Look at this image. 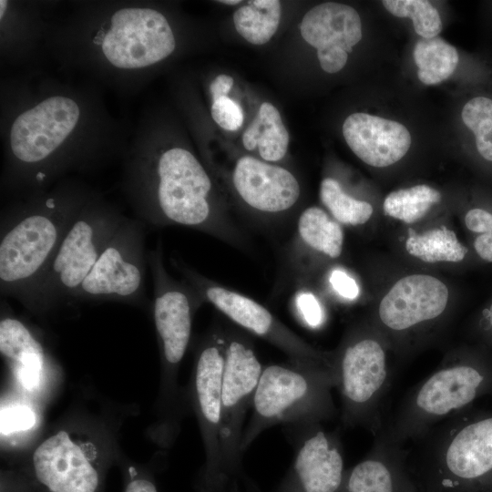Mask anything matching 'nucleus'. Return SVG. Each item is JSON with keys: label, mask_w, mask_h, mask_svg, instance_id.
Listing matches in <instances>:
<instances>
[{"label": "nucleus", "mask_w": 492, "mask_h": 492, "mask_svg": "<svg viewBox=\"0 0 492 492\" xmlns=\"http://www.w3.org/2000/svg\"><path fill=\"white\" fill-rule=\"evenodd\" d=\"M106 436L85 424L59 425L5 472L4 492H104L113 459Z\"/></svg>", "instance_id": "obj_1"}, {"label": "nucleus", "mask_w": 492, "mask_h": 492, "mask_svg": "<svg viewBox=\"0 0 492 492\" xmlns=\"http://www.w3.org/2000/svg\"><path fill=\"white\" fill-rule=\"evenodd\" d=\"M438 429L408 469L418 491L492 492V411L470 408Z\"/></svg>", "instance_id": "obj_2"}, {"label": "nucleus", "mask_w": 492, "mask_h": 492, "mask_svg": "<svg viewBox=\"0 0 492 492\" xmlns=\"http://www.w3.org/2000/svg\"><path fill=\"white\" fill-rule=\"evenodd\" d=\"M155 173L154 198L140 210L145 224L183 226L228 243H242L236 223L212 200V181L191 152L181 148L165 151Z\"/></svg>", "instance_id": "obj_3"}, {"label": "nucleus", "mask_w": 492, "mask_h": 492, "mask_svg": "<svg viewBox=\"0 0 492 492\" xmlns=\"http://www.w3.org/2000/svg\"><path fill=\"white\" fill-rule=\"evenodd\" d=\"M336 386V369L292 362L263 366L243 431L241 453L273 425L292 428L333 418L336 409L332 390Z\"/></svg>", "instance_id": "obj_4"}, {"label": "nucleus", "mask_w": 492, "mask_h": 492, "mask_svg": "<svg viewBox=\"0 0 492 492\" xmlns=\"http://www.w3.org/2000/svg\"><path fill=\"white\" fill-rule=\"evenodd\" d=\"M80 207L54 197L2 218L0 292L22 304L51 261Z\"/></svg>", "instance_id": "obj_5"}, {"label": "nucleus", "mask_w": 492, "mask_h": 492, "mask_svg": "<svg viewBox=\"0 0 492 492\" xmlns=\"http://www.w3.org/2000/svg\"><path fill=\"white\" fill-rule=\"evenodd\" d=\"M492 394V361L471 354L445 363L407 394L387 429L394 441L419 439L438 422L471 408Z\"/></svg>", "instance_id": "obj_6"}, {"label": "nucleus", "mask_w": 492, "mask_h": 492, "mask_svg": "<svg viewBox=\"0 0 492 492\" xmlns=\"http://www.w3.org/2000/svg\"><path fill=\"white\" fill-rule=\"evenodd\" d=\"M148 265L153 280L152 313L161 364L159 402L163 426L171 436L182 409L178 373L190 341L195 313L204 302L189 282L168 272L160 241L148 251Z\"/></svg>", "instance_id": "obj_7"}, {"label": "nucleus", "mask_w": 492, "mask_h": 492, "mask_svg": "<svg viewBox=\"0 0 492 492\" xmlns=\"http://www.w3.org/2000/svg\"><path fill=\"white\" fill-rule=\"evenodd\" d=\"M126 220L98 207H83L23 305L36 314L74 302L102 251Z\"/></svg>", "instance_id": "obj_8"}, {"label": "nucleus", "mask_w": 492, "mask_h": 492, "mask_svg": "<svg viewBox=\"0 0 492 492\" xmlns=\"http://www.w3.org/2000/svg\"><path fill=\"white\" fill-rule=\"evenodd\" d=\"M262 369L250 339L227 331L221 386V492H242V486L249 492H259L243 472L241 444Z\"/></svg>", "instance_id": "obj_9"}, {"label": "nucleus", "mask_w": 492, "mask_h": 492, "mask_svg": "<svg viewBox=\"0 0 492 492\" xmlns=\"http://www.w3.org/2000/svg\"><path fill=\"white\" fill-rule=\"evenodd\" d=\"M344 427L382 430L381 408L392 376L385 348L372 336L350 337L334 354Z\"/></svg>", "instance_id": "obj_10"}, {"label": "nucleus", "mask_w": 492, "mask_h": 492, "mask_svg": "<svg viewBox=\"0 0 492 492\" xmlns=\"http://www.w3.org/2000/svg\"><path fill=\"white\" fill-rule=\"evenodd\" d=\"M170 261L204 302L213 305L238 326L282 350L290 362L336 369L334 354L321 352L308 344L259 302L200 274L179 259Z\"/></svg>", "instance_id": "obj_11"}, {"label": "nucleus", "mask_w": 492, "mask_h": 492, "mask_svg": "<svg viewBox=\"0 0 492 492\" xmlns=\"http://www.w3.org/2000/svg\"><path fill=\"white\" fill-rule=\"evenodd\" d=\"M145 239L146 224L126 219L82 282L74 302L117 301L146 307L148 252Z\"/></svg>", "instance_id": "obj_12"}, {"label": "nucleus", "mask_w": 492, "mask_h": 492, "mask_svg": "<svg viewBox=\"0 0 492 492\" xmlns=\"http://www.w3.org/2000/svg\"><path fill=\"white\" fill-rule=\"evenodd\" d=\"M226 332L213 329L200 343L190 383V401L205 451L195 480L197 492H221V386Z\"/></svg>", "instance_id": "obj_13"}, {"label": "nucleus", "mask_w": 492, "mask_h": 492, "mask_svg": "<svg viewBox=\"0 0 492 492\" xmlns=\"http://www.w3.org/2000/svg\"><path fill=\"white\" fill-rule=\"evenodd\" d=\"M289 429L294 457L274 492H341L346 469L338 432L324 429L322 423Z\"/></svg>", "instance_id": "obj_14"}, {"label": "nucleus", "mask_w": 492, "mask_h": 492, "mask_svg": "<svg viewBox=\"0 0 492 492\" xmlns=\"http://www.w3.org/2000/svg\"><path fill=\"white\" fill-rule=\"evenodd\" d=\"M175 38L166 17L149 8H124L111 18L102 51L115 67L124 69L153 65L169 56Z\"/></svg>", "instance_id": "obj_15"}, {"label": "nucleus", "mask_w": 492, "mask_h": 492, "mask_svg": "<svg viewBox=\"0 0 492 492\" xmlns=\"http://www.w3.org/2000/svg\"><path fill=\"white\" fill-rule=\"evenodd\" d=\"M78 118V106L71 98H46L19 115L13 123L10 131L13 154L26 164L41 162L62 144Z\"/></svg>", "instance_id": "obj_16"}, {"label": "nucleus", "mask_w": 492, "mask_h": 492, "mask_svg": "<svg viewBox=\"0 0 492 492\" xmlns=\"http://www.w3.org/2000/svg\"><path fill=\"white\" fill-rule=\"evenodd\" d=\"M231 183L245 207L266 218L292 210L301 194L299 182L291 171L251 156L237 160Z\"/></svg>", "instance_id": "obj_17"}, {"label": "nucleus", "mask_w": 492, "mask_h": 492, "mask_svg": "<svg viewBox=\"0 0 492 492\" xmlns=\"http://www.w3.org/2000/svg\"><path fill=\"white\" fill-rule=\"evenodd\" d=\"M449 292L439 279L412 274L398 280L382 299L378 318L387 330L406 333L440 317Z\"/></svg>", "instance_id": "obj_18"}, {"label": "nucleus", "mask_w": 492, "mask_h": 492, "mask_svg": "<svg viewBox=\"0 0 492 492\" xmlns=\"http://www.w3.org/2000/svg\"><path fill=\"white\" fill-rule=\"evenodd\" d=\"M301 34L316 48L321 67L333 74L345 66L348 54L362 39V22L352 6L327 2L315 5L304 15Z\"/></svg>", "instance_id": "obj_19"}, {"label": "nucleus", "mask_w": 492, "mask_h": 492, "mask_svg": "<svg viewBox=\"0 0 492 492\" xmlns=\"http://www.w3.org/2000/svg\"><path fill=\"white\" fill-rule=\"evenodd\" d=\"M407 450L382 429L372 449L346 470L341 492H419L407 466Z\"/></svg>", "instance_id": "obj_20"}, {"label": "nucleus", "mask_w": 492, "mask_h": 492, "mask_svg": "<svg viewBox=\"0 0 492 492\" xmlns=\"http://www.w3.org/2000/svg\"><path fill=\"white\" fill-rule=\"evenodd\" d=\"M343 135L361 160L376 168L395 164L411 146V135L404 125L366 113L347 117L343 125Z\"/></svg>", "instance_id": "obj_21"}, {"label": "nucleus", "mask_w": 492, "mask_h": 492, "mask_svg": "<svg viewBox=\"0 0 492 492\" xmlns=\"http://www.w3.org/2000/svg\"><path fill=\"white\" fill-rule=\"evenodd\" d=\"M0 351L19 387L28 394L37 392L44 378V348L24 322L5 309L0 322Z\"/></svg>", "instance_id": "obj_22"}, {"label": "nucleus", "mask_w": 492, "mask_h": 492, "mask_svg": "<svg viewBox=\"0 0 492 492\" xmlns=\"http://www.w3.org/2000/svg\"><path fill=\"white\" fill-rule=\"evenodd\" d=\"M292 245L296 261L305 252L337 259L343 251L342 225L324 210L312 206L305 209L297 220Z\"/></svg>", "instance_id": "obj_23"}, {"label": "nucleus", "mask_w": 492, "mask_h": 492, "mask_svg": "<svg viewBox=\"0 0 492 492\" xmlns=\"http://www.w3.org/2000/svg\"><path fill=\"white\" fill-rule=\"evenodd\" d=\"M246 149L258 148L261 158L267 162L281 160L289 145V133L278 109L271 103L261 105L258 114L242 135Z\"/></svg>", "instance_id": "obj_24"}, {"label": "nucleus", "mask_w": 492, "mask_h": 492, "mask_svg": "<svg viewBox=\"0 0 492 492\" xmlns=\"http://www.w3.org/2000/svg\"><path fill=\"white\" fill-rule=\"evenodd\" d=\"M405 249L410 255L428 263L459 262L468 251L456 233L445 226L421 234L409 230Z\"/></svg>", "instance_id": "obj_25"}, {"label": "nucleus", "mask_w": 492, "mask_h": 492, "mask_svg": "<svg viewBox=\"0 0 492 492\" xmlns=\"http://www.w3.org/2000/svg\"><path fill=\"white\" fill-rule=\"evenodd\" d=\"M282 15L278 0H252L233 15L237 32L253 45L267 43L276 33Z\"/></svg>", "instance_id": "obj_26"}, {"label": "nucleus", "mask_w": 492, "mask_h": 492, "mask_svg": "<svg viewBox=\"0 0 492 492\" xmlns=\"http://www.w3.org/2000/svg\"><path fill=\"white\" fill-rule=\"evenodd\" d=\"M417 76L425 85H436L455 72L459 55L456 47L441 37L419 40L414 48Z\"/></svg>", "instance_id": "obj_27"}, {"label": "nucleus", "mask_w": 492, "mask_h": 492, "mask_svg": "<svg viewBox=\"0 0 492 492\" xmlns=\"http://www.w3.org/2000/svg\"><path fill=\"white\" fill-rule=\"evenodd\" d=\"M320 199L331 216L340 224L359 226L371 218L373 206L346 193L340 182L325 178L320 185Z\"/></svg>", "instance_id": "obj_28"}, {"label": "nucleus", "mask_w": 492, "mask_h": 492, "mask_svg": "<svg viewBox=\"0 0 492 492\" xmlns=\"http://www.w3.org/2000/svg\"><path fill=\"white\" fill-rule=\"evenodd\" d=\"M441 194L427 185H416L392 191L384 200V212L405 223L423 218L432 205L439 202Z\"/></svg>", "instance_id": "obj_29"}, {"label": "nucleus", "mask_w": 492, "mask_h": 492, "mask_svg": "<svg viewBox=\"0 0 492 492\" xmlns=\"http://www.w3.org/2000/svg\"><path fill=\"white\" fill-rule=\"evenodd\" d=\"M461 119L472 134L477 155L492 164V97L478 95L468 99L462 108Z\"/></svg>", "instance_id": "obj_30"}, {"label": "nucleus", "mask_w": 492, "mask_h": 492, "mask_svg": "<svg viewBox=\"0 0 492 492\" xmlns=\"http://www.w3.org/2000/svg\"><path fill=\"white\" fill-rule=\"evenodd\" d=\"M383 5L397 17L411 18L414 29L424 39L436 37L442 30L438 11L425 0H384Z\"/></svg>", "instance_id": "obj_31"}, {"label": "nucleus", "mask_w": 492, "mask_h": 492, "mask_svg": "<svg viewBox=\"0 0 492 492\" xmlns=\"http://www.w3.org/2000/svg\"><path fill=\"white\" fill-rule=\"evenodd\" d=\"M0 428L2 438L32 430L37 415L33 406L24 400H12L1 405Z\"/></svg>", "instance_id": "obj_32"}, {"label": "nucleus", "mask_w": 492, "mask_h": 492, "mask_svg": "<svg viewBox=\"0 0 492 492\" xmlns=\"http://www.w3.org/2000/svg\"><path fill=\"white\" fill-rule=\"evenodd\" d=\"M211 117L220 127L227 130H236L243 122V111L241 106L228 97L213 101Z\"/></svg>", "instance_id": "obj_33"}, {"label": "nucleus", "mask_w": 492, "mask_h": 492, "mask_svg": "<svg viewBox=\"0 0 492 492\" xmlns=\"http://www.w3.org/2000/svg\"><path fill=\"white\" fill-rule=\"evenodd\" d=\"M122 475V492H159L152 472L146 467L125 462Z\"/></svg>", "instance_id": "obj_34"}, {"label": "nucleus", "mask_w": 492, "mask_h": 492, "mask_svg": "<svg viewBox=\"0 0 492 492\" xmlns=\"http://www.w3.org/2000/svg\"><path fill=\"white\" fill-rule=\"evenodd\" d=\"M295 310L306 325L319 327L324 320V313L316 296L307 291L297 292L294 299Z\"/></svg>", "instance_id": "obj_35"}, {"label": "nucleus", "mask_w": 492, "mask_h": 492, "mask_svg": "<svg viewBox=\"0 0 492 492\" xmlns=\"http://www.w3.org/2000/svg\"><path fill=\"white\" fill-rule=\"evenodd\" d=\"M328 280L335 292L343 299L354 301L358 297L360 289L356 281L343 270L333 269Z\"/></svg>", "instance_id": "obj_36"}, {"label": "nucleus", "mask_w": 492, "mask_h": 492, "mask_svg": "<svg viewBox=\"0 0 492 492\" xmlns=\"http://www.w3.org/2000/svg\"><path fill=\"white\" fill-rule=\"evenodd\" d=\"M465 223L472 232H492V212L483 208H472L465 215Z\"/></svg>", "instance_id": "obj_37"}, {"label": "nucleus", "mask_w": 492, "mask_h": 492, "mask_svg": "<svg viewBox=\"0 0 492 492\" xmlns=\"http://www.w3.org/2000/svg\"><path fill=\"white\" fill-rule=\"evenodd\" d=\"M233 86V78L231 76L222 74L216 77L210 85V92L212 100L227 97Z\"/></svg>", "instance_id": "obj_38"}, {"label": "nucleus", "mask_w": 492, "mask_h": 492, "mask_svg": "<svg viewBox=\"0 0 492 492\" xmlns=\"http://www.w3.org/2000/svg\"><path fill=\"white\" fill-rule=\"evenodd\" d=\"M480 327L484 333L492 340V302L482 312Z\"/></svg>", "instance_id": "obj_39"}, {"label": "nucleus", "mask_w": 492, "mask_h": 492, "mask_svg": "<svg viewBox=\"0 0 492 492\" xmlns=\"http://www.w3.org/2000/svg\"><path fill=\"white\" fill-rule=\"evenodd\" d=\"M6 5H7V1H5V0H1L0 1V17L1 18L3 17V15H4L5 11Z\"/></svg>", "instance_id": "obj_40"}, {"label": "nucleus", "mask_w": 492, "mask_h": 492, "mask_svg": "<svg viewBox=\"0 0 492 492\" xmlns=\"http://www.w3.org/2000/svg\"><path fill=\"white\" fill-rule=\"evenodd\" d=\"M218 2L221 3V4H224V5H238L241 1H240V0H221V1H218Z\"/></svg>", "instance_id": "obj_41"}]
</instances>
